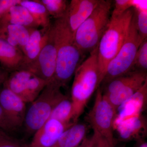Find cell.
<instances>
[{"label":"cell","instance_id":"obj_1","mask_svg":"<svg viewBox=\"0 0 147 147\" xmlns=\"http://www.w3.org/2000/svg\"><path fill=\"white\" fill-rule=\"evenodd\" d=\"M53 25L57 56L56 70L52 81L61 88L70 81L83 62L84 55L75 45L74 36L69 27L66 15L55 20Z\"/></svg>","mask_w":147,"mask_h":147},{"label":"cell","instance_id":"obj_2","mask_svg":"<svg viewBox=\"0 0 147 147\" xmlns=\"http://www.w3.org/2000/svg\"><path fill=\"white\" fill-rule=\"evenodd\" d=\"M100 84L97 47L80 64L74 73L70 97L74 108V123H77L90 98Z\"/></svg>","mask_w":147,"mask_h":147},{"label":"cell","instance_id":"obj_3","mask_svg":"<svg viewBox=\"0 0 147 147\" xmlns=\"http://www.w3.org/2000/svg\"><path fill=\"white\" fill-rule=\"evenodd\" d=\"M133 14L134 9L131 8L119 17H110L108 28L98 46L100 84L108 63L118 53L126 38Z\"/></svg>","mask_w":147,"mask_h":147},{"label":"cell","instance_id":"obj_4","mask_svg":"<svg viewBox=\"0 0 147 147\" xmlns=\"http://www.w3.org/2000/svg\"><path fill=\"white\" fill-rule=\"evenodd\" d=\"M112 3L109 0H101L74 34L75 45L83 55L91 53L98 47L110 23Z\"/></svg>","mask_w":147,"mask_h":147},{"label":"cell","instance_id":"obj_5","mask_svg":"<svg viewBox=\"0 0 147 147\" xmlns=\"http://www.w3.org/2000/svg\"><path fill=\"white\" fill-rule=\"evenodd\" d=\"M53 82L47 84L27 110L24 124L27 134H34L50 119L55 107L67 96Z\"/></svg>","mask_w":147,"mask_h":147},{"label":"cell","instance_id":"obj_6","mask_svg":"<svg viewBox=\"0 0 147 147\" xmlns=\"http://www.w3.org/2000/svg\"><path fill=\"white\" fill-rule=\"evenodd\" d=\"M143 41L137 31L134 11L126 38L118 53L108 63L102 84L105 85L117 77L134 71L135 57Z\"/></svg>","mask_w":147,"mask_h":147},{"label":"cell","instance_id":"obj_7","mask_svg":"<svg viewBox=\"0 0 147 147\" xmlns=\"http://www.w3.org/2000/svg\"><path fill=\"white\" fill-rule=\"evenodd\" d=\"M94 104L87 114L86 120L102 138L111 144L116 146L117 141L114 137V122L117 110L110 103L98 88L96 90Z\"/></svg>","mask_w":147,"mask_h":147},{"label":"cell","instance_id":"obj_8","mask_svg":"<svg viewBox=\"0 0 147 147\" xmlns=\"http://www.w3.org/2000/svg\"><path fill=\"white\" fill-rule=\"evenodd\" d=\"M49 83L30 71L18 69L9 73L3 85L28 103L34 101Z\"/></svg>","mask_w":147,"mask_h":147},{"label":"cell","instance_id":"obj_9","mask_svg":"<svg viewBox=\"0 0 147 147\" xmlns=\"http://www.w3.org/2000/svg\"><path fill=\"white\" fill-rule=\"evenodd\" d=\"M57 51L53 23L49 28L46 44L34 62L19 69L30 71L38 77L50 82L55 75L57 63Z\"/></svg>","mask_w":147,"mask_h":147},{"label":"cell","instance_id":"obj_10","mask_svg":"<svg viewBox=\"0 0 147 147\" xmlns=\"http://www.w3.org/2000/svg\"><path fill=\"white\" fill-rule=\"evenodd\" d=\"M26 103L3 85L0 88V104L9 120L17 129L24 125L27 111Z\"/></svg>","mask_w":147,"mask_h":147},{"label":"cell","instance_id":"obj_11","mask_svg":"<svg viewBox=\"0 0 147 147\" xmlns=\"http://www.w3.org/2000/svg\"><path fill=\"white\" fill-rule=\"evenodd\" d=\"M75 123H63L49 119L33 134L28 147H53L61 135Z\"/></svg>","mask_w":147,"mask_h":147},{"label":"cell","instance_id":"obj_12","mask_svg":"<svg viewBox=\"0 0 147 147\" xmlns=\"http://www.w3.org/2000/svg\"><path fill=\"white\" fill-rule=\"evenodd\" d=\"M101 0H71L66 17L69 27L74 36L79 27L88 18Z\"/></svg>","mask_w":147,"mask_h":147},{"label":"cell","instance_id":"obj_13","mask_svg":"<svg viewBox=\"0 0 147 147\" xmlns=\"http://www.w3.org/2000/svg\"><path fill=\"white\" fill-rule=\"evenodd\" d=\"M147 101V81L142 88L119 107L114 127L127 119L142 115Z\"/></svg>","mask_w":147,"mask_h":147},{"label":"cell","instance_id":"obj_14","mask_svg":"<svg viewBox=\"0 0 147 147\" xmlns=\"http://www.w3.org/2000/svg\"><path fill=\"white\" fill-rule=\"evenodd\" d=\"M50 27L46 29L30 28L28 41L22 51L24 62L19 69L33 63L36 59L47 42Z\"/></svg>","mask_w":147,"mask_h":147},{"label":"cell","instance_id":"obj_15","mask_svg":"<svg viewBox=\"0 0 147 147\" xmlns=\"http://www.w3.org/2000/svg\"><path fill=\"white\" fill-rule=\"evenodd\" d=\"M146 122L142 115L121 122L114 126L122 141H137L144 138L146 133Z\"/></svg>","mask_w":147,"mask_h":147},{"label":"cell","instance_id":"obj_16","mask_svg":"<svg viewBox=\"0 0 147 147\" xmlns=\"http://www.w3.org/2000/svg\"><path fill=\"white\" fill-rule=\"evenodd\" d=\"M23 52L0 38V65L9 73L18 70L24 62Z\"/></svg>","mask_w":147,"mask_h":147},{"label":"cell","instance_id":"obj_17","mask_svg":"<svg viewBox=\"0 0 147 147\" xmlns=\"http://www.w3.org/2000/svg\"><path fill=\"white\" fill-rule=\"evenodd\" d=\"M30 28L6 23H0V38L22 51L28 41Z\"/></svg>","mask_w":147,"mask_h":147},{"label":"cell","instance_id":"obj_18","mask_svg":"<svg viewBox=\"0 0 147 147\" xmlns=\"http://www.w3.org/2000/svg\"><path fill=\"white\" fill-rule=\"evenodd\" d=\"M147 81V72L141 71L134 81L117 91L103 94L117 111L119 107L138 91Z\"/></svg>","mask_w":147,"mask_h":147},{"label":"cell","instance_id":"obj_19","mask_svg":"<svg viewBox=\"0 0 147 147\" xmlns=\"http://www.w3.org/2000/svg\"><path fill=\"white\" fill-rule=\"evenodd\" d=\"M88 129L86 124H74L64 131L53 147H78L86 136Z\"/></svg>","mask_w":147,"mask_h":147},{"label":"cell","instance_id":"obj_20","mask_svg":"<svg viewBox=\"0 0 147 147\" xmlns=\"http://www.w3.org/2000/svg\"><path fill=\"white\" fill-rule=\"evenodd\" d=\"M0 23L19 25L28 28H39L26 9L20 5L12 6L0 21Z\"/></svg>","mask_w":147,"mask_h":147},{"label":"cell","instance_id":"obj_21","mask_svg":"<svg viewBox=\"0 0 147 147\" xmlns=\"http://www.w3.org/2000/svg\"><path fill=\"white\" fill-rule=\"evenodd\" d=\"M19 5L28 11L39 28L48 29L51 26L50 15L38 0H20Z\"/></svg>","mask_w":147,"mask_h":147},{"label":"cell","instance_id":"obj_22","mask_svg":"<svg viewBox=\"0 0 147 147\" xmlns=\"http://www.w3.org/2000/svg\"><path fill=\"white\" fill-rule=\"evenodd\" d=\"M74 116L73 102L71 98L67 96L55 107L49 119H54L63 123H75Z\"/></svg>","mask_w":147,"mask_h":147},{"label":"cell","instance_id":"obj_23","mask_svg":"<svg viewBox=\"0 0 147 147\" xmlns=\"http://www.w3.org/2000/svg\"><path fill=\"white\" fill-rule=\"evenodd\" d=\"M45 7L50 17L55 20L65 16L69 2L67 0H38Z\"/></svg>","mask_w":147,"mask_h":147},{"label":"cell","instance_id":"obj_24","mask_svg":"<svg viewBox=\"0 0 147 147\" xmlns=\"http://www.w3.org/2000/svg\"><path fill=\"white\" fill-rule=\"evenodd\" d=\"M141 71L134 70L113 79L105 84L104 93L102 92V94L107 95L117 91L134 81Z\"/></svg>","mask_w":147,"mask_h":147},{"label":"cell","instance_id":"obj_25","mask_svg":"<svg viewBox=\"0 0 147 147\" xmlns=\"http://www.w3.org/2000/svg\"><path fill=\"white\" fill-rule=\"evenodd\" d=\"M133 9L137 31L142 40H144L147 38V9L143 8L136 3L133 7Z\"/></svg>","mask_w":147,"mask_h":147},{"label":"cell","instance_id":"obj_26","mask_svg":"<svg viewBox=\"0 0 147 147\" xmlns=\"http://www.w3.org/2000/svg\"><path fill=\"white\" fill-rule=\"evenodd\" d=\"M147 70V38L139 46L134 61V70L146 72Z\"/></svg>","mask_w":147,"mask_h":147},{"label":"cell","instance_id":"obj_27","mask_svg":"<svg viewBox=\"0 0 147 147\" xmlns=\"http://www.w3.org/2000/svg\"><path fill=\"white\" fill-rule=\"evenodd\" d=\"M111 17L116 18L122 15L124 13L133 8L136 3L132 0H115Z\"/></svg>","mask_w":147,"mask_h":147},{"label":"cell","instance_id":"obj_28","mask_svg":"<svg viewBox=\"0 0 147 147\" xmlns=\"http://www.w3.org/2000/svg\"><path fill=\"white\" fill-rule=\"evenodd\" d=\"M0 87V88H1ZM0 129L7 132L15 131L17 129L9 120L0 104Z\"/></svg>","mask_w":147,"mask_h":147},{"label":"cell","instance_id":"obj_29","mask_svg":"<svg viewBox=\"0 0 147 147\" xmlns=\"http://www.w3.org/2000/svg\"><path fill=\"white\" fill-rule=\"evenodd\" d=\"M20 0H0V21L12 6L19 4Z\"/></svg>","mask_w":147,"mask_h":147},{"label":"cell","instance_id":"obj_30","mask_svg":"<svg viewBox=\"0 0 147 147\" xmlns=\"http://www.w3.org/2000/svg\"><path fill=\"white\" fill-rule=\"evenodd\" d=\"M100 135L94 131L93 134L90 137L86 136L78 147H95Z\"/></svg>","mask_w":147,"mask_h":147},{"label":"cell","instance_id":"obj_31","mask_svg":"<svg viewBox=\"0 0 147 147\" xmlns=\"http://www.w3.org/2000/svg\"><path fill=\"white\" fill-rule=\"evenodd\" d=\"M0 147H28L26 146L7 135L0 137Z\"/></svg>","mask_w":147,"mask_h":147},{"label":"cell","instance_id":"obj_32","mask_svg":"<svg viewBox=\"0 0 147 147\" xmlns=\"http://www.w3.org/2000/svg\"><path fill=\"white\" fill-rule=\"evenodd\" d=\"M9 74V72L0 66V87L4 84Z\"/></svg>","mask_w":147,"mask_h":147},{"label":"cell","instance_id":"obj_33","mask_svg":"<svg viewBox=\"0 0 147 147\" xmlns=\"http://www.w3.org/2000/svg\"><path fill=\"white\" fill-rule=\"evenodd\" d=\"M115 146L111 144L106 139L102 138L100 135L95 147H115Z\"/></svg>","mask_w":147,"mask_h":147},{"label":"cell","instance_id":"obj_34","mask_svg":"<svg viewBox=\"0 0 147 147\" xmlns=\"http://www.w3.org/2000/svg\"><path fill=\"white\" fill-rule=\"evenodd\" d=\"M135 147H147V143L144 138L137 140Z\"/></svg>","mask_w":147,"mask_h":147},{"label":"cell","instance_id":"obj_35","mask_svg":"<svg viewBox=\"0 0 147 147\" xmlns=\"http://www.w3.org/2000/svg\"><path fill=\"white\" fill-rule=\"evenodd\" d=\"M6 135H7L5 133V132H4L1 129H0V137L6 136Z\"/></svg>","mask_w":147,"mask_h":147},{"label":"cell","instance_id":"obj_36","mask_svg":"<svg viewBox=\"0 0 147 147\" xmlns=\"http://www.w3.org/2000/svg\"><path fill=\"white\" fill-rule=\"evenodd\" d=\"M116 146H117V145L115 146V147H125L124 146H120V147H116Z\"/></svg>","mask_w":147,"mask_h":147}]
</instances>
